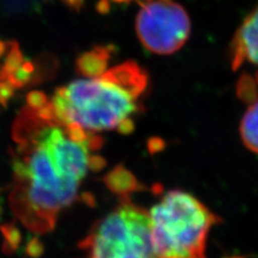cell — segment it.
<instances>
[{
    "label": "cell",
    "instance_id": "cell-1",
    "mask_svg": "<svg viewBox=\"0 0 258 258\" xmlns=\"http://www.w3.org/2000/svg\"><path fill=\"white\" fill-rule=\"evenodd\" d=\"M37 110L24 108L13 128L14 188L10 205L22 224L43 235L54 229L58 214L78 199L80 181L55 156L41 133Z\"/></svg>",
    "mask_w": 258,
    "mask_h": 258
},
{
    "label": "cell",
    "instance_id": "cell-2",
    "mask_svg": "<svg viewBox=\"0 0 258 258\" xmlns=\"http://www.w3.org/2000/svg\"><path fill=\"white\" fill-rule=\"evenodd\" d=\"M147 86V72L131 60L98 78L77 80L57 88L50 102L62 125L76 124L91 133L112 131L132 120Z\"/></svg>",
    "mask_w": 258,
    "mask_h": 258
},
{
    "label": "cell",
    "instance_id": "cell-3",
    "mask_svg": "<svg viewBox=\"0 0 258 258\" xmlns=\"http://www.w3.org/2000/svg\"><path fill=\"white\" fill-rule=\"evenodd\" d=\"M149 214L153 258H207L209 232L220 219L200 200L170 190Z\"/></svg>",
    "mask_w": 258,
    "mask_h": 258
},
{
    "label": "cell",
    "instance_id": "cell-4",
    "mask_svg": "<svg viewBox=\"0 0 258 258\" xmlns=\"http://www.w3.org/2000/svg\"><path fill=\"white\" fill-rule=\"evenodd\" d=\"M79 258H153L150 214L129 196L99 220L80 243Z\"/></svg>",
    "mask_w": 258,
    "mask_h": 258
},
{
    "label": "cell",
    "instance_id": "cell-5",
    "mask_svg": "<svg viewBox=\"0 0 258 258\" xmlns=\"http://www.w3.org/2000/svg\"><path fill=\"white\" fill-rule=\"evenodd\" d=\"M136 30L148 51L169 55L179 51L188 40L190 21L181 5L150 0L137 15Z\"/></svg>",
    "mask_w": 258,
    "mask_h": 258
},
{
    "label": "cell",
    "instance_id": "cell-6",
    "mask_svg": "<svg viewBox=\"0 0 258 258\" xmlns=\"http://www.w3.org/2000/svg\"><path fill=\"white\" fill-rule=\"evenodd\" d=\"M230 60L235 70L244 62L255 66L258 84V6L247 15L233 38Z\"/></svg>",
    "mask_w": 258,
    "mask_h": 258
},
{
    "label": "cell",
    "instance_id": "cell-7",
    "mask_svg": "<svg viewBox=\"0 0 258 258\" xmlns=\"http://www.w3.org/2000/svg\"><path fill=\"white\" fill-rule=\"evenodd\" d=\"M111 46H95L93 50L81 54L77 59V70L88 79L102 76L111 57Z\"/></svg>",
    "mask_w": 258,
    "mask_h": 258
},
{
    "label": "cell",
    "instance_id": "cell-8",
    "mask_svg": "<svg viewBox=\"0 0 258 258\" xmlns=\"http://www.w3.org/2000/svg\"><path fill=\"white\" fill-rule=\"evenodd\" d=\"M107 187L120 197L129 196L132 192L139 190L142 186L135 175L123 166H117L103 179Z\"/></svg>",
    "mask_w": 258,
    "mask_h": 258
},
{
    "label": "cell",
    "instance_id": "cell-9",
    "mask_svg": "<svg viewBox=\"0 0 258 258\" xmlns=\"http://www.w3.org/2000/svg\"><path fill=\"white\" fill-rule=\"evenodd\" d=\"M240 134L245 147L258 154V101L247 109L242 118Z\"/></svg>",
    "mask_w": 258,
    "mask_h": 258
},
{
    "label": "cell",
    "instance_id": "cell-10",
    "mask_svg": "<svg viewBox=\"0 0 258 258\" xmlns=\"http://www.w3.org/2000/svg\"><path fill=\"white\" fill-rule=\"evenodd\" d=\"M24 61H25V59H24L19 44L16 42L11 43L7 53L4 66L0 69V81H5L8 77L11 76L13 72L22 66Z\"/></svg>",
    "mask_w": 258,
    "mask_h": 258
},
{
    "label": "cell",
    "instance_id": "cell-11",
    "mask_svg": "<svg viewBox=\"0 0 258 258\" xmlns=\"http://www.w3.org/2000/svg\"><path fill=\"white\" fill-rule=\"evenodd\" d=\"M35 71V63L30 60H25L18 70L13 72V74L8 77L5 81H8L14 88L23 87L25 86L30 80H32Z\"/></svg>",
    "mask_w": 258,
    "mask_h": 258
},
{
    "label": "cell",
    "instance_id": "cell-12",
    "mask_svg": "<svg viewBox=\"0 0 258 258\" xmlns=\"http://www.w3.org/2000/svg\"><path fill=\"white\" fill-rule=\"evenodd\" d=\"M2 230L6 238L7 243L9 245V248L11 249L16 248V246L20 244V241H21V235L18 228L13 225H5V226H2Z\"/></svg>",
    "mask_w": 258,
    "mask_h": 258
},
{
    "label": "cell",
    "instance_id": "cell-13",
    "mask_svg": "<svg viewBox=\"0 0 258 258\" xmlns=\"http://www.w3.org/2000/svg\"><path fill=\"white\" fill-rule=\"evenodd\" d=\"M26 101H27V106L34 110H39L42 107H44L45 104L50 101L47 99V97L42 93V92H30L27 97H26Z\"/></svg>",
    "mask_w": 258,
    "mask_h": 258
},
{
    "label": "cell",
    "instance_id": "cell-14",
    "mask_svg": "<svg viewBox=\"0 0 258 258\" xmlns=\"http://www.w3.org/2000/svg\"><path fill=\"white\" fill-rule=\"evenodd\" d=\"M14 95V87L8 81H0V104L6 107Z\"/></svg>",
    "mask_w": 258,
    "mask_h": 258
},
{
    "label": "cell",
    "instance_id": "cell-15",
    "mask_svg": "<svg viewBox=\"0 0 258 258\" xmlns=\"http://www.w3.org/2000/svg\"><path fill=\"white\" fill-rule=\"evenodd\" d=\"M28 253L32 256H37L42 252V245L40 244L38 240H31L30 243L28 244Z\"/></svg>",
    "mask_w": 258,
    "mask_h": 258
},
{
    "label": "cell",
    "instance_id": "cell-16",
    "mask_svg": "<svg viewBox=\"0 0 258 258\" xmlns=\"http://www.w3.org/2000/svg\"><path fill=\"white\" fill-rule=\"evenodd\" d=\"M64 3L67 4L68 7H70L71 9L74 10H80L83 6V0H63Z\"/></svg>",
    "mask_w": 258,
    "mask_h": 258
},
{
    "label": "cell",
    "instance_id": "cell-17",
    "mask_svg": "<svg viewBox=\"0 0 258 258\" xmlns=\"http://www.w3.org/2000/svg\"><path fill=\"white\" fill-rule=\"evenodd\" d=\"M97 10L100 13H107L110 10V4L108 0H100V2L97 4Z\"/></svg>",
    "mask_w": 258,
    "mask_h": 258
},
{
    "label": "cell",
    "instance_id": "cell-18",
    "mask_svg": "<svg viewBox=\"0 0 258 258\" xmlns=\"http://www.w3.org/2000/svg\"><path fill=\"white\" fill-rule=\"evenodd\" d=\"M6 52H7V44L3 41H0V57H3Z\"/></svg>",
    "mask_w": 258,
    "mask_h": 258
},
{
    "label": "cell",
    "instance_id": "cell-19",
    "mask_svg": "<svg viewBox=\"0 0 258 258\" xmlns=\"http://www.w3.org/2000/svg\"><path fill=\"white\" fill-rule=\"evenodd\" d=\"M113 2L118 3V4H125V3H131L133 0H113Z\"/></svg>",
    "mask_w": 258,
    "mask_h": 258
},
{
    "label": "cell",
    "instance_id": "cell-20",
    "mask_svg": "<svg viewBox=\"0 0 258 258\" xmlns=\"http://www.w3.org/2000/svg\"><path fill=\"white\" fill-rule=\"evenodd\" d=\"M159 2H164V3H171L172 0H159Z\"/></svg>",
    "mask_w": 258,
    "mask_h": 258
}]
</instances>
